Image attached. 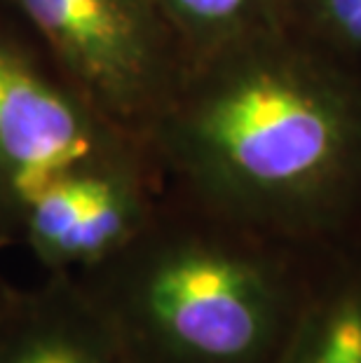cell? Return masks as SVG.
<instances>
[{
    "label": "cell",
    "mask_w": 361,
    "mask_h": 363,
    "mask_svg": "<svg viewBox=\"0 0 361 363\" xmlns=\"http://www.w3.org/2000/svg\"><path fill=\"white\" fill-rule=\"evenodd\" d=\"M190 202L244 230L301 228L361 167V99L277 26L188 61L148 134Z\"/></svg>",
    "instance_id": "1"
},
{
    "label": "cell",
    "mask_w": 361,
    "mask_h": 363,
    "mask_svg": "<svg viewBox=\"0 0 361 363\" xmlns=\"http://www.w3.org/2000/svg\"><path fill=\"white\" fill-rule=\"evenodd\" d=\"M190 208H155L125 249L73 277L143 363H270L284 330L277 269L244 228Z\"/></svg>",
    "instance_id": "2"
},
{
    "label": "cell",
    "mask_w": 361,
    "mask_h": 363,
    "mask_svg": "<svg viewBox=\"0 0 361 363\" xmlns=\"http://www.w3.org/2000/svg\"><path fill=\"white\" fill-rule=\"evenodd\" d=\"M157 167L148 143L106 120L0 7V237L19 244L28 208L59 181Z\"/></svg>",
    "instance_id": "3"
},
{
    "label": "cell",
    "mask_w": 361,
    "mask_h": 363,
    "mask_svg": "<svg viewBox=\"0 0 361 363\" xmlns=\"http://www.w3.org/2000/svg\"><path fill=\"white\" fill-rule=\"evenodd\" d=\"M61 75L127 134H148L188 68L155 0H0Z\"/></svg>",
    "instance_id": "4"
},
{
    "label": "cell",
    "mask_w": 361,
    "mask_h": 363,
    "mask_svg": "<svg viewBox=\"0 0 361 363\" xmlns=\"http://www.w3.org/2000/svg\"><path fill=\"white\" fill-rule=\"evenodd\" d=\"M155 169L84 174L59 181L28 208L19 244L45 272H80L132 242L155 213Z\"/></svg>",
    "instance_id": "5"
},
{
    "label": "cell",
    "mask_w": 361,
    "mask_h": 363,
    "mask_svg": "<svg viewBox=\"0 0 361 363\" xmlns=\"http://www.w3.org/2000/svg\"><path fill=\"white\" fill-rule=\"evenodd\" d=\"M0 363H143L71 272L30 289L0 281Z\"/></svg>",
    "instance_id": "6"
},
{
    "label": "cell",
    "mask_w": 361,
    "mask_h": 363,
    "mask_svg": "<svg viewBox=\"0 0 361 363\" xmlns=\"http://www.w3.org/2000/svg\"><path fill=\"white\" fill-rule=\"evenodd\" d=\"M277 363H361V281L333 289L307 310Z\"/></svg>",
    "instance_id": "7"
},
{
    "label": "cell",
    "mask_w": 361,
    "mask_h": 363,
    "mask_svg": "<svg viewBox=\"0 0 361 363\" xmlns=\"http://www.w3.org/2000/svg\"><path fill=\"white\" fill-rule=\"evenodd\" d=\"M188 57L274 28V0H155Z\"/></svg>",
    "instance_id": "8"
},
{
    "label": "cell",
    "mask_w": 361,
    "mask_h": 363,
    "mask_svg": "<svg viewBox=\"0 0 361 363\" xmlns=\"http://www.w3.org/2000/svg\"><path fill=\"white\" fill-rule=\"evenodd\" d=\"M324 33L340 48L361 52V3L343 19H338L331 28H326Z\"/></svg>",
    "instance_id": "9"
},
{
    "label": "cell",
    "mask_w": 361,
    "mask_h": 363,
    "mask_svg": "<svg viewBox=\"0 0 361 363\" xmlns=\"http://www.w3.org/2000/svg\"><path fill=\"white\" fill-rule=\"evenodd\" d=\"M5 246H12L10 242H7V239H3V237H0V251H3L5 249Z\"/></svg>",
    "instance_id": "10"
}]
</instances>
